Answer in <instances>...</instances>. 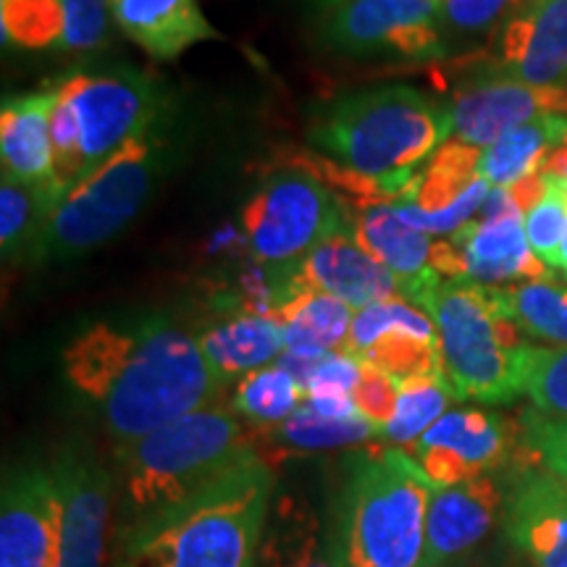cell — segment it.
I'll return each mask as SVG.
<instances>
[{"label": "cell", "mask_w": 567, "mask_h": 567, "mask_svg": "<svg viewBox=\"0 0 567 567\" xmlns=\"http://www.w3.org/2000/svg\"><path fill=\"white\" fill-rule=\"evenodd\" d=\"M434 268L446 279H465L488 289L547 281V268L530 250L526 216L473 218L446 243L434 245Z\"/></svg>", "instance_id": "obj_13"}, {"label": "cell", "mask_w": 567, "mask_h": 567, "mask_svg": "<svg viewBox=\"0 0 567 567\" xmlns=\"http://www.w3.org/2000/svg\"><path fill=\"white\" fill-rule=\"evenodd\" d=\"M258 455L229 410L210 405L153 434L116 444L122 499L132 523L179 505Z\"/></svg>", "instance_id": "obj_5"}, {"label": "cell", "mask_w": 567, "mask_h": 567, "mask_svg": "<svg viewBox=\"0 0 567 567\" xmlns=\"http://www.w3.org/2000/svg\"><path fill=\"white\" fill-rule=\"evenodd\" d=\"M559 271H563L565 279H567V226H565V234H563V243H559Z\"/></svg>", "instance_id": "obj_40"}, {"label": "cell", "mask_w": 567, "mask_h": 567, "mask_svg": "<svg viewBox=\"0 0 567 567\" xmlns=\"http://www.w3.org/2000/svg\"><path fill=\"white\" fill-rule=\"evenodd\" d=\"M274 486L271 465L255 455L179 505L130 523L113 567H255Z\"/></svg>", "instance_id": "obj_3"}, {"label": "cell", "mask_w": 567, "mask_h": 567, "mask_svg": "<svg viewBox=\"0 0 567 567\" xmlns=\"http://www.w3.org/2000/svg\"><path fill=\"white\" fill-rule=\"evenodd\" d=\"M396 381L444 379L442 347L434 318L405 297H392L358 310L347 350Z\"/></svg>", "instance_id": "obj_11"}, {"label": "cell", "mask_w": 567, "mask_h": 567, "mask_svg": "<svg viewBox=\"0 0 567 567\" xmlns=\"http://www.w3.org/2000/svg\"><path fill=\"white\" fill-rule=\"evenodd\" d=\"M507 496L494 476L434 488L425 515L421 567H444L484 542L505 509Z\"/></svg>", "instance_id": "obj_19"}, {"label": "cell", "mask_w": 567, "mask_h": 567, "mask_svg": "<svg viewBox=\"0 0 567 567\" xmlns=\"http://www.w3.org/2000/svg\"><path fill=\"white\" fill-rule=\"evenodd\" d=\"M434 486L402 446L347 457L334 534L347 567H421Z\"/></svg>", "instance_id": "obj_4"}, {"label": "cell", "mask_w": 567, "mask_h": 567, "mask_svg": "<svg viewBox=\"0 0 567 567\" xmlns=\"http://www.w3.org/2000/svg\"><path fill=\"white\" fill-rule=\"evenodd\" d=\"M63 507L51 467H21L0 496V567H55Z\"/></svg>", "instance_id": "obj_15"}, {"label": "cell", "mask_w": 567, "mask_h": 567, "mask_svg": "<svg viewBox=\"0 0 567 567\" xmlns=\"http://www.w3.org/2000/svg\"><path fill=\"white\" fill-rule=\"evenodd\" d=\"M452 137V105L408 84L360 90L326 105L310 142L337 161L334 184L368 200H415L417 168Z\"/></svg>", "instance_id": "obj_2"}, {"label": "cell", "mask_w": 567, "mask_h": 567, "mask_svg": "<svg viewBox=\"0 0 567 567\" xmlns=\"http://www.w3.org/2000/svg\"><path fill=\"white\" fill-rule=\"evenodd\" d=\"M444 0H342L323 9V38L352 55L446 59Z\"/></svg>", "instance_id": "obj_10"}, {"label": "cell", "mask_w": 567, "mask_h": 567, "mask_svg": "<svg viewBox=\"0 0 567 567\" xmlns=\"http://www.w3.org/2000/svg\"><path fill=\"white\" fill-rule=\"evenodd\" d=\"M457 400L446 379L400 381V402L384 429L379 431L392 446H413L439 417L446 415L450 402Z\"/></svg>", "instance_id": "obj_33"}, {"label": "cell", "mask_w": 567, "mask_h": 567, "mask_svg": "<svg viewBox=\"0 0 567 567\" xmlns=\"http://www.w3.org/2000/svg\"><path fill=\"white\" fill-rule=\"evenodd\" d=\"M526 394L536 413L567 417V347H534Z\"/></svg>", "instance_id": "obj_36"}, {"label": "cell", "mask_w": 567, "mask_h": 567, "mask_svg": "<svg viewBox=\"0 0 567 567\" xmlns=\"http://www.w3.org/2000/svg\"><path fill=\"white\" fill-rule=\"evenodd\" d=\"M61 363L116 444L210 408L226 386L197 337L166 316L92 323L66 344Z\"/></svg>", "instance_id": "obj_1"}, {"label": "cell", "mask_w": 567, "mask_h": 567, "mask_svg": "<svg viewBox=\"0 0 567 567\" xmlns=\"http://www.w3.org/2000/svg\"><path fill=\"white\" fill-rule=\"evenodd\" d=\"M51 476L63 507L55 567H103L113 494L109 471L80 446H66L51 463Z\"/></svg>", "instance_id": "obj_14"}, {"label": "cell", "mask_w": 567, "mask_h": 567, "mask_svg": "<svg viewBox=\"0 0 567 567\" xmlns=\"http://www.w3.org/2000/svg\"><path fill=\"white\" fill-rule=\"evenodd\" d=\"M520 442L538 467L567 484V417L526 410L520 417Z\"/></svg>", "instance_id": "obj_37"}, {"label": "cell", "mask_w": 567, "mask_h": 567, "mask_svg": "<svg viewBox=\"0 0 567 567\" xmlns=\"http://www.w3.org/2000/svg\"><path fill=\"white\" fill-rule=\"evenodd\" d=\"M243 226L255 258L281 271L326 239L350 231V213L321 176L281 172L268 176L247 200Z\"/></svg>", "instance_id": "obj_8"}, {"label": "cell", "mask_w": 567, "mask_h": 567, "mask_svg": "<svg viewBox=\"0 0 567 567\" xmlns=\"http://www.w3.org/2000/svg\"><path fill=\"white\" fill-rule=\"evenodd\" d=\"M565 140L567 113H542L481 151L478 176L488 187H513L542 174L544 163Z\"/></svg>", "instance_id": "obj_28"}, {"label": "cell", "mask_w": 567, "mask_h": 567, "mask_svg": "<svg viewBox=\"0 0 567 567\" xmlns=\"http://www.w3.org/2000/svg\"><path fill=\"white\" fill-rule=\"evenodd\" d=\"M59 103V82L38 92L6 97L0 111V158L3 174L13 179L48 187L55 195L53 111ZM59 203V197H55Z\"/></svg>", "instance_id": "obj_23"}, {"label": "cell", "mask_w": 567, "mask_h": 567, "mask_svg": "<svg viewBox=\"0 0 567 567\" xmlns=\"http://www.w3.org/2000/svg\"><path fill=\"white\" fill-rule=\"evenodd\" d=\"M205 358L224 384L234 379L258 371V368L274 365L281 358L284 329L271 316L252 313V310H237L224 316L221 321L210 323L197 334Z\"/></svg>", "instance_id": "obj_27"}, {"label": "cell", "mask_w": 567, "mask_h": 567, "mask_svg": "<svg viewBox=\"0 0 567 567\" xmlns=\"http://www.w3.org/2000/svg\"><path fill=\"white\" fill-rule=\"evenodd\" d=\"M350 231L358 245L381 260L400 281L402 297L421 308L431 289L442 281L434 268V243L413 224H408L392 203H360L350 216Z\"/></svg>", "instance_id": "obj_21"}, {"label": "cell", "mask_w": 567, "mask_h": 567, "mask_svg": "<svg viewBox=\"0 0 567 567\" xmlns=\"http://www.w3.org/2000/svg\"><path fill=\"white\" fill-rule=\"evenodd\" d=\"M80 142V182L158 130L161 95L142 71H74L59 82Z\"/></svg>", "instance_id": "obj_9"}, {"label": "cell", "mask_w": 567, "mask_h": 567, "mask_svg": "<svg viewBox=\"0 0 567 567\" xmlns=\"http://www.w3.org/2000/svg\"><path fill=\"white\" fill-rule=\"evenodd\" d=\"M496 292L523 334L567 347V287H557L547 279L517 284Z\"/></svg>", "instance_id": "obj_31"}, {"label": "cell", "mask_w": 567, "mask_h": 567, "mask_svg": "<svg viewBox=\"0 0 567 567\" xmlns=\"http://www.w3.org/2000/svg\"><path fill=\"white\" fill-rule=\"evenodd\" d=\"M488 74L567 87V0H526L488 45Z\"/></svg>", "instance_id": "obj_16"}, {"label": "cell", "mask_w": 567, "mask_h": 567, "mask_svg": "<svg viewBox=\"0 0 567 567\" xmlns=\"http://www.w3.org/2000/svg\"><path fill=\"white\" fill-rule=\"evenodd\" d=\"M318 3H321L323 9H329V6H337V3H342V0H318Z\"/></svg>", "instance_id": "obj_41"}, {"label": "cell", "mask_w": 567, "mask_h": 567, "mask_svg": "<svg viewBox=\"0 0 567 567\" xmlns=\"http://www.w3.org/2000/svg\"><path fill=\"white\" fill-rule=\"evenodd\" d=\"M274 271V268H271ZM271 318L284 329L287 352L323 358L329 352H344L352 329V308L337 297L300 287L287 271H274Z\"/></svg>", "instance_id": "obj_24"}, {"label": "cell", "mask_w": 567, "mask_h": 567, "mask_svg": "<svg viewBox=\"0 0 567 567\" xmlns=\"http://www.w3.org/2000/svg\"><path fill=\"white\" fill-rule=\"evenodd\" d=\"M452 105V140L486 151L507 132L542 113H567V87L530 84L484 74L465 82Z\"/></svg>", "instance_id": "obj_17"}, {"label": "cell", "mask_w": 567, "mask_h": 567, "mask_svg": "<svg viewBox=\"0 0 567 567\" xmlns=\"http://www.w3.org/2000/svg\"><path fill=\"white\" fill-rule=\"evenodd\" d=\"M111 21V0H0L3 40L27 51H97Z\"/></svg>", "instance_id": "obj_18"}, {"label": "cell", "mask_w": 567, "mask_h": 567, "mask_svg": "<svg viewBox=\"0 0 567 567\" xmlns=\"http://www.w3.org/2000/svg\"><path fill=\"white\" fill-rule=\"evenodd\" d=\"M255 567H347L334 520L318 515L305 499L279 496L271 502Z\"/></svg>", "instance_id": "obj_26"}, {"label": "cell", "mask_w": 567, "mask_h": 567, "mask_svg": "<svg viewBox=\"0 0 567 567\" xmlns=\"http://www.w3.org/2000/svg\"><path fill=\"white\" fill-rule=\"evenodd\" d=\"M163 163L158 130L132 142L61 197L42 226L32 260H69L116 237L151 197Z\"/></svg>", "instance_id": "obj_7"}, {"label": "cell", "mask_w": 567, "mask_h": 567, "mask_svg": "<svg viewBox=\"0 0 567 567\" xmlns=\"http://www.w3.org/2000/svg\"><path fill=\"white\" fill-rule=\"evenodd\" d=\"M421 308L436 323L444 379L457 400L509 405L517 394H526L534 344L520 337L496 289L442 279Z\"/></svg>", "instance_id": "obj_6"}, {"label": "cell", "mask_w": 567, "mask_h": 567, "mask_svg": "<svg viewBox=\"0 0 567 567\" xmlns=\"http://www.w3.org/2000/svg\"><path fill=\"white\" fill-rule=\"evenodd\" d=\"M375 434H379V431H375L368 421H363V417L334 421V417L316 413L308 402H302V405L295 410V415H289L287 421L268 429V439H274L276 444L289 446V450L297 452L339 450V446L363 444Z\"/></svg>", "instance_id": "obj_32"}, {"label": "cell", "mask_w": 567, "mask_h": 567, "mask_svg": "<svg viewBox=\"0 0 567 567\" xmlns=\"http://www.w3.org/2000/svg\"><path fill=\"white\" fill-rule=\"evenodd\" d=\"M505 530L536 567H567V484L544 467L517 473L505 502Z\"/></svg>", "instance_id": "obj_20"}, {"label": "cell", "mask_w": 567, "mask_h": 567, "mask_svg": "<svg viewBox=\"0 0 567 567\" xmlns=\"http://www.w3.org/2000/svg\"><path fill=\"white\" fill-rule=\"evenodd\" d=\"M523 3L526 0H444L442 21L446 55L452 51V42L492 45L502 27L515 17Z\"/></svg>", "instance_id": "obj_34"}, {"label": "cell", "mask_w": 567, "mask_h": 567, "mask_svg": "<svg viewBox=\"0 0 567 567\" xmlns=\"http://www.w3.org/2000/svg\"><path fill=\"white\" fill-rule=\"evenodd\" d=\"M352 402L358 408L360 417L371 423L375 431H381L392 421L396 402H400V381L394 375L379 371V368L363 363L360 381L352 392Z\"/></svg>", "instance_id": "obj_38"}, {"label": "cell", "mask_w": 567, "mask_h": 567, "mask_svg": "<svg viewBox=\"0 0 567 567\" xmlns=\"http://www.w3.org/2000/svg\"><path fill=\"white\" fill-rule=\"evenodd\" d=\"M111 19L155 61H174L193 45L221 40L197 0H111Z\"/></svg>", "instance_id": "obj_25"}, {"label": "cell", "mask_w": 567, "mask_h": 567, "mask_svg": "<svg viewBox=\"0 0 567 567\" xmlns=\"http://www.w3.org/2000/svg\"><path fill=\"white\" fill-rule=\"evenodd\" d=\"M542 200L526 213V237L530 250L544 266L557 271L559 268V243L567 226V187L557 176L544 174Z\"/></svg>", "instance_id": "obj_35"}, {"label": "cell", "mask_w": 567, "mask_h": 567, "mask_svg": "<svg viewBox=\"0 0 567 567\" xmlns=\"http://www.w3.org/2000/svg\"><path fill=\"white\" fill-rule=\"evenodd\" d=\"M281 271H287L289 279L300 287L337 297L352 310H363L373 302L402 297L396 276L371 252L363 250L358 239L352 237V231L326 239L313 252L305 255L300 264L281 268Z\"/></svg>", "instance_id": "obj_22"}, {"label": "cell", "mask_w": 567, "mask_h": 567, "mask_svg": "<svg viewBox=\"0 0 567 567\" xmlns=\"http://www.w3.org/2000/svg\"><path fill=\"white\" fill-rule=\"evenodd\" d=\"M363 363L350 352H329L305 384V400L316 396H352Z\"/></svg>", "instance_id": "obj_39"}, {"label": "cell", "mask_w": 567, "mask_h": 567, "mask_svg": "<svg viewBox=\"0 0 567 567\" xmlns=\"http://www.w3.org/2000/svg\"><path fill=\"white\" fill-rule=\"evenodd\" d=\"M305 402V389L281 365H266L243 375L234 386L231 410L258 425H279Z\"/></svg>", "instance_id": "obj_30"}, {"label": "cell", "mask_w": 567, "mask_h": 567, "mask_svg": "<svg viewBox=\"0 0 567 567\" xmlns=\"http://www.w3.org/2000/svg\"><path fill=\"white\" fill-rule=\"evenodd\" d=\"M55 208V195L48 187H32L3 174L0 184V245L3 260L30 258L42 226Z\"/></svg>", "instance_id": "obj_29"}, {"label": "cell", "mask_w": 567, "mask_h": 567, "mask_svg": "<svg viewBox=\"0 0 567 567\" xmlns=\"http://www.w3.org/2000/svg\"><path fill=\"white\" fill-rule=\"evenodd\" d=\"M515 425L486 410H452L439 417L408 455L434 488L492 476L513 455Z\"/></svg>", "instance_id": "obj_12"}]
</instances>
